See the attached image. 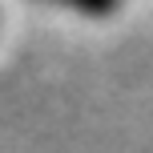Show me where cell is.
I'll use <instances>...</instances> for the list:
<instances>
[{"instance_id": "6da1fadb", "label": "cell", "mask_w": 153, "mask_h": 153, "mask_svg": "<svg viewBox=\"0 0 153 153\" xmlns=\"http://www.w3.org/2000/svg\"><path fill=\"white\" fill-rule=\"evenodd\" d=\"M48 4L73 8V12H81V16H109V12H117L121 0H48Z\"/></svg>"}]
</instances>
